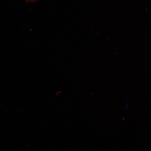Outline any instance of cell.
<instances>
[{"label": "cell", "mask_w": 151, "mask_h": 151, "mask_svg": "<svg viewBox=\"0 0 151 151\" xmlns=\"http://www.w3.org/2000/svg\"><path fill=\"white\" fill-rule=\"evenodd\" d=\"M30 1H32V0H30Z\"/></svg>", "instance_id": "1"}]
</instances>
